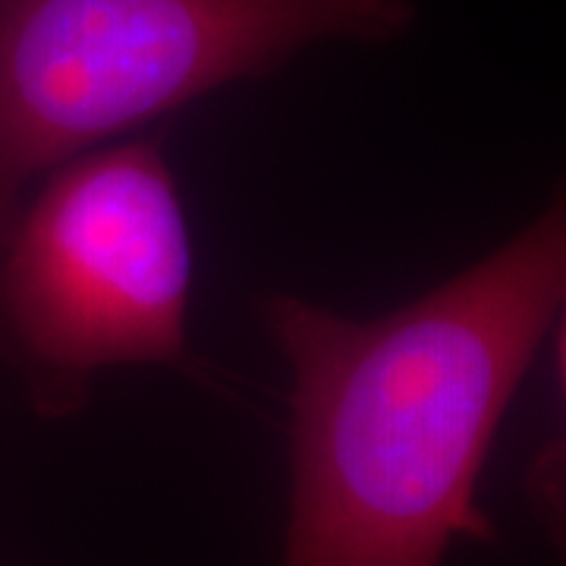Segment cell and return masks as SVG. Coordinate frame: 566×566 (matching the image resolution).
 Here are the masks:
<instances>
[{"label":"cell","instance_id":"3957f363","mask_svg":"<svg viewBox=\"0 0 566 566\" xmlns=\"http://www.w3.org/2000/svg\"><path fill=\"white\" fill-rule=\"evenodd\" d=\"M192 243L161 142L92 148L41 177L0 233V356L41 419L123 365L189 359Z\"/></svg>","mask_w":566,"mask_h":566},{"label":"cell","instance_id":"277c9868","mask_svg":"<svg viewBox=\"0 0 566 566\" xmlns=\"http://www.w3.org/2000/svg\"><path fill=\"white\" fill-rule=\"evenodd\" d=\"M551 331H554L557 381H560L566 406V296L557 308V318H554ZM523 488H526L528 510H532L535 523L554 551L557 564L566 566V431L532 457V463L526 465Z\"/></svg>","mask_w":566,"mask_h":566},{"label":"cell","instance_id":"7a4b0ae2","mask_svg":"<svg viewBox=\"0 0 566 566\" xmlns=\"http://www.w3.org/2000/svg\"><path fill=\"white\" fill-rule=\"evenodd\" d=\"M412 20V0H0V233L32 182L98 142Z\"/></svg>","mask_w":566,"mask_h":566},{"label":"cell","instance_id":"6da1fadb","mask_svg":"<svg viewBox=\"0 0 566 566\" xmlns=\"http://www.w3.org/2000/svg\"><path fill=\"white\" fill-rule=\"evenodd\" d=\"M566 296V167L545 208L412 303L349 318L274 293L290 365L281 566H447L494 545L479 482Z\"/></svg>","mask_w":566,"mask_h":566}]
</instances>
